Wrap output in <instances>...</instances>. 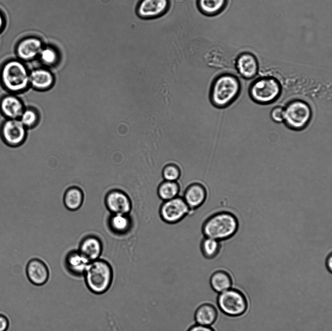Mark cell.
I'll list each match as a JSON object with an SVG mask.
<instances>
[{
    "mask_svg": "<svg viewBox=\"0 0 332 331\" xmlns=\"http://www.w3.org/2000/svg\"><path fill=\"white\" fill-rule=\"evenodd\" d=\"M239 221L233 213L226 211L216 212L203 222L201 231L204 237L220 242L233 237L237 232Z\"/></svg>",
    "mask_w": 332,
    "mask_h": 331,
    "instance_id": "1",
    "label": "cell"
},
{
    "mask_svg": "<svg viewBox=\"0 0 332 331\" xmlns=\"http://www.w3.org/2000/svg\"><path fill=\"white\" fill-rule=\"evenodd\" d=\"M0 84L8 93L18 94L25 91L29 84V73L23 61L10 59L0 67Z\"/></svg>",
    "mask_w": 332,
    "mask_h": 331,
    "instance_id": "2",
    "label": "cell"
},
{
    "mask_svg": "<svg viewBox=\"0 0 332 331\" xmlns=\"http://www.w3.org/2000/svg\"><path fill=\"white\" fill-rule=\"evenodd\" d=\"M242 90V83L237 76L230 73L222 74L216 78L212 84L211 102L218 108L227 107L237 100Z\"/></svg>",
    "mask_w": 332,
    "mask_h": 331,
    "instance_id": "3",
    "label": "cell"
},
{
    "mask_svg": "<svg viewBox=\"0 0 332 331\" xmlns=\"http://www.w3.org/2000/svg\"><path fill=\"white\" fill-rule=\"evenodd\" d=\"M83 276L88 290L101 295L106 292L112 285L113 271L107 261L98 259L89 263Z\"/></svg>",
    "mask_w": 332,
    "mask_h": 331,
    "instance_id": "4",
    "label": "cell"
},
{
    "mask_svg": "<svg viewBox=\"0 0 332 331\" xmlns=\"http://www.w3.org/2000/svg\"><path fill=\"white\" fill-rule=\"evenodd\" d=\"M248 93L250 98L255 103L267 105L275 103L280 98L282 88L275 77L262 75L250 83Z\"/></svg>",
    "mask_w": 332,
    "mask_h": 331,
    "instance_id": "5",
    "label": "cell"
},
{
    "mask_svg": "<svg viewBox=\"0 0 332 331\" xmlns=\"http://www.w3.org/2000/svg\"><path fill=\"white\" fill-rule=\"evenodd\" d=\"M283 123L289 129L301 131L305 129L311 122L313 112L309 103L301 98H293L284 105Z\"/></svg>",
    "mask_w": 332,
    "mask_h": 331,
    "instance_id": "6",
    "label": "cell"
},
{
    "mask_svg": "<svg viewBox=\"0 0 332 331\" xmlns=\"http://www.w3.org/2000/svg\"><path fill=\"white\" fill-rule=\"evenodd\" d=\"M217 303L224 314L232 317L243 314L247 310V300L245 295L236 289H229L219 293Z\"/></svg>",
    "mask_w": 332,
    "mask_h": 331,
    "instance_id": "7",
    "label": "cell"
},
{
    "mask_svg": "<svg viewBox=\"0 0 332 331\" xmlns=\"http://www.w3.org/2000/svg\"><path fill=\"white\" fill-rule=\"evenodd\" d=\"M161 219L169 224H175L182 221L192 211L182 197L163 201L159 208Z\"/></svg>",
    "mask_w": 332,
    "mask_h": 331,
    "instance_id": "8",
    "label": "cell"
},
{
    "mask_svg": "<svg viewBox=\"0 0 332 331\" xmlns=\"http://www.w3.org/2000/svg\"><path fill=\"white\" fill-rule=\"evenodd\" d=\"M0 136L7 146L17 147L25 141L26 128L19 119H5L0 126Z\"/></svg>",
    "mask_w": 332,
    "mask_h": 331,
    "instance_id": "9",
    "label": "cell"
},
{
    "mask_svg": "<svg viewBox=\"0 0 332 331\" xmlns=\"http://www.w3.org/2000/svg\"><path fill=\"white\" fill-rule=\"evenodd\" d=\"M105 204L112 214L128 215L132 209V203L129 196L119 189H114L107 193Z\"/></svg>",
    "mask_w": 332,
    "mask_h": 331,
    "instance_id": "10",
    "label": "cell"
},
{
    "mask_svg": "<svg viewBox=\"0 0 332 331\" xmlns=\"http://www.w3.org/2000/svg\"><path fill=\"white\" fill-rule=\"evenodd\" d=\"M25 272L28 281L37 286L45 284L50 278L48 266L44 261L38 258H33L28 262Z\"/></svg>",
    "mask_w": 332,
    "mask_h": 331,
    "instance_id": "11",
    "label": "cell"
},
{
    "mask_svg": "<svg viewBox=\"0 0 332 331\" xmlns=\"http://www.w3.org/2000/svg\"><path fill=\"white\" fill-rule=\"evenodd\" d=\"M235 67L242 78L248 80L256 77L259 70L257 58L248 52L242 53L237 56L235 62Z\"/></svg>",
    "mask_w": 332,
    "mask_h": 331,
    "instance_id": "12",
    "label": "cell"
},
{
    "mask_svg": "<svg viewBox=\"0 0 332 331\" xmlns=\"http://www.w3.org/2000/svg\"><path fill=\"white\" fill-rule=\"evenodd\" d=\"M24 108L17 94L7 93L0 97V113L5 119H19Z\"/></svg>",
    "mask_w": 332,
    "mask_h": 331,
    "instance_id": "13",
    "label": "cell"
},
{
    "mask_svg": "<svg viewBox=\"0 0 332 331\" xmlns=\"http://www.w3.org/2000/svg\"><path fill=\"white\" fill-rule=\"evenodd\" d=\"M207 196L206 187L201 182H193L186 188L182 198L192 211L203 205L206 201Z\"/></svg>",
    "mask_w": 332,
    "mask_h": 331,
    "instance_id": "14",
    "label": "cell"
},
{
    "mask_svg": "<svg viewBox=\"0 0 332 331\" xmlns=\"http://www.w3.org/2000/svg\"><path fill=\"white\" fill-rule=\"evenodd\" d=\"M169 5V0H140L137 13L143 18H155L164 14Z\"/></svg>",
    "mask_w": 332,
    "mask_h": 331,
    "instance_id": "15",
    "label": "cell"
},
{
    "mask_svg": "<svg viewBox=\"0 0 332 331\" xmlns=\"http://www.w3.org/2000/svg\"><path fill=\"white\" fill-rule=\"evenodd\" d=\"M41 50V42L34 37H28L21 39L17 43L15 51L17 59L22 61L33 59Z\"/></svg>",
    "mask_w": 332,
    "mask_h": 331,
    "instance_id": "16",
    "label": "cell"
},
{
    "mask_svg": "<svg viewBox=\"0 0 332 331\" xmlns=\"http://www.w3.org/2000/svg\"><path fill=\"white\" fill-rule=\"evenodd\" d=\"M103 250L101 240L96 236L89 235L81 242L79 251L89 262L99 259Z\"/></svg>",
    "mask_w": 332,
    "mask_h": 331,
    "instance_id": "17",
    "label": "cell"
},
{
    "mask_svg": "<svg viewBox=\"0 0 332 331\" xmlns=\"http://www.w3.org/2000/svg\"><path fill=\"white\" fill-rule=\"evenodd\" d=\"M90 262L79 251H72L67 255L65 265L68 271L74 277H81Z\"/></svg>",
    "mask_w": 332,
    "mask_h": 331,
    "instance_id": "18",
    "label": "cell"
},
{
    "mask_svg": "<svg viewBox=\"0 0 332 331\" xmlns=\"http://www.w3.org/2000/svg\"><path fill=\"white\" fill-rule=\"evenodd\" d=\"M218 311L212 304L205 303L199 305L194 313V320L196 324L210 326L216 321Z\"/></svg>",
    "mask_w": 332,
    "mask_h": 331,
    "instance_id": "19",
    "label": "cell"
},
{
    "mask_svg": "<svg viewBox=\"0 0 332 331\" xmlns=\"http://www.w3.org/2000/svg\"><path fill=\"white\" fill-rule=\"evenodd\" d=\"M84 194L82 190L77 186H71L65 191L63 197V202L69 210L74 211L78 210L82 205Z\"/></svg>",
    "mask_w": 332,
    "mask_h": 331,
    "instance_id": "20",
    "label": "cell"
},
{
    "mask_svg": "<svg viewBox=\"0 0 332 331\" xmlns=\"http://www.w3.org/2000/svg\"><path fill=\"white\" fill-rule=\"evenodd\" d=\"M210 282L213 290L220 293L230 288L232 280L227 272L223 270H218L211 274Z\"/></svg>",
    "mask_w": 332,
    "mask_h": 331,
    "instance_id": "21",
    "label": "cell"
},
{
    "mask_svg": "<svg viewBox=\"0 0 332 331\" xmlns=\"http://www.w3.org/2000/svg\"><path fill=\"white\" fill-rule=\"evenodd\" d=\"M52 82V74L46 70L35 69L29 73V84L36 89L47 88Z\"/></svg>",
    "mask_w": 332,
    "mask_h": 331,
    "instance_id": "22",
    "label": "cell"
},
{
    "mask_svg": "<svg viewBox=\"0 0 332 331\" xmlns=\"http://www.w3.org/2000/svg\"><path fill=\"white\" fill-rule=\"evenodd\" d=\"M180 186L178 181L163 180L157 188V195L163 201L179 196Z\"/></svg>",
    "mask_w": 332,
    "mask_h": 331,
    "instance_id": "23",
    "label": "cell"
},
{
    "mask_svg": "<svg viewBox=\"0 0 332 331\" xmlns=\"http://www.w3.org/2000/svg\"><path fill=\"white\" fill-rule=\"evenodd\" d=\"M200 248L202 254L205 258L212 259L220 253L221 246L220 241L204 237L200 242Z\"/></svg>",
    "mask_w": 332,
    "mask_h": 331,
    "instance_id": "24",
    "label": "cell"
},
{
    "mask_svg": "<svg viewBox=\"0 0 332 331\" xmlns=\"http://www.w3.org/2000/svg\"><path fill=\"white\" fill-rule=\"evenodd\" d=\"M110 229L115 233H124L131 226V220L128 215L112 214L109 221Z\"/></svg>",
    "mask_w": 332,
    "mask_h": 331,
    "instance_id": "25",
    "label": "cell"
},
{
    "mask_svg": "<svg viewBox=\"0 0 332 331\" xmlns=\"http://www.w3.org/2000/svg\"><path fill=\"white\" fill-rule=\"evenodd\" d=\"M227 0H198L200 10L206 15H216L224 10Z\"/></svg>",
    "mask_w": 332,
    "mask_h": 331,
    "instance_id": "26",
    "label": "cell"
},
{
    "mask_svg": "<svg viewBox=\"0 0 332 331\" xmlns=\"http://www.w3.org/2000/svg\"><path fill=\"white\" fill-rule=\"evenodd\" d=\"M181 174L180 168L175 164H170L165 166L162 171L163 180L178 181Z\"/></svg>",
    "mask_w": 332,
    "mask_h": 331,
    "instance_id": "27",
    "label": "cell"
},
{
    "mask_svg": "<svg viewBox=\"0 0 332 331\" xmlns=\"http://www.w3.org/2000/svg\"><path fill=\"white\" fill-rule=\"evenodd\" d=\"M37 118L36 113L34 110L25 108L19 119L27 128L33 126L35 123Z\"/></svg>",
    "mask_w": 332,
    "mask_h": 331,
    "instance_id": "28",
    "label": "cell"
},
{
    "mask_svg": "<svg viewBox=\"0 0 332 331\" xmlns=\"http://www.w3.org/2000/svg\"><path fill=\"white\" fill-rule=\"evenodd\" d=\"M284 115V107L281 105H277L274 107L270 113L271 119L277 123L283 122Z\"/></svg>",
    "mask_w": 332,
    "mask_h": 331,
    "instance_id": "29",
    "label": "cell"
},
{
    "mask_svg": "<svg viewBox=\"0 0 332 331\" xmlns=\"http://www.w3.org/2000/svg\"><path fill=\"white\" fill-rule=\"evenodd\" d=\"M41 56L42 60L48 64L53 63L56 59L55 53L50 49H46L43 50L41 52Z\"/></svg>",
    "mask_w": 332,
    "mask_h": 331,
    "instance_id": "30",
    "label": "cell"
},
{
    "mask_svg": "<svg viewBox=\"0 0 332 331\" xmlns=\"http://www.w3.org/2000/svg\"><path fill=\"white\" fill-rule=\"evenodd\" d=\"M10 325L8 316L0 313V331H8Z\"/></svg>",
    "mask_w": 332,
    "mask_h": 331,
    "instance_id": "31",
    "label": "cell"
},
{
    "mask_svg": "<svg viewBox=\"0 0 332 331\" xmlns=\"http://www.w3.org/2000/svg\"><path fill=\"white\" fill-rule=\"evenodd\" d=\"M188 331H215L210 326L196 324L190 327Z\"/></svg>",
    "mask_w": 332,
    "mask_h": 331,
    "instance_id": "32",
    "label": "cell"
},
{
    "mask_svg": "<svg viewBox=\"0 0 332 331\" xmlns=\"http://www.w3.org/2000/svg\"><path fill=\"white\" fill-rule=\"evenodd\" d=\"M326 265L327 269L331 273L332 271V255L331 253L328 256L326 259Z\"/></svg>",
    "mask_w": 332,
    "mask_h": 331,
    "instance_id": "33",
    "label": "cell"
},
{
    "mask_svg": "<svg viewBox=\"0 0 332 331\" xmlns=\"http://www.w3.org/2000/svg\"><path fill=\"white\" fill-rule=\"evenodd\" d=\"M5 23L6 21L4 16L3 15V13L0 10V33L3 30Z\"/></svg>",
    "mask_w": 332,
    "mask_h": 331,
    "instance_id": "34",
    "label": "cell"
}]
</instances>
